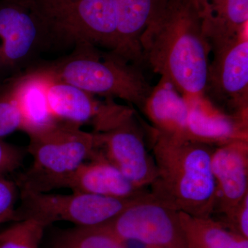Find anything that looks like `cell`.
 <instances>
[{"label":"cell","instance_id":"7","mask_svg":"<svg viewBox=\"0 0 248 248\" xmlns=\"http://www.w3.org/2000/svg\"><path fill=\"white\" fill-rule=\"evenodd\" d=\"M101 227L121 240L140 241L151 248H189L179 212L151 192Z\"/></svg>","mask_w":248,"mask_h":248},{"label":"cell","instance_id":"24","mask_svg":"<svg viewBox=\"0 0 248 248\" xmlns=\"http://www.w3.org/2000/svg\"><path fill=\"white\" fill-rule=\"evenodd\" d=\"M24 156L23 150L0 140V175L5 176L19 169Z\"/></svg>","mask_w":248,"mask_h":248},{"label":"cell","instance_id":"1","mask_svg":"<svg viewBox=\"0 0 248 248\" xmlns=\"http://www.w3.org/2000/svg\"><path fill=\"white\" fill-rule=\"evenodd\" d=\"M140 43L142 62L186 100L205 96L212 52L196 0H167Z\"/></svg>","mask_w":248,"mask_h":248},{"label":"cell","instance_id":"16","mask_svg":"<svg viewBox=\"0 0 248 248\" xmlns=\"http://www.w3.org/2000/svg\"><path fill=\"white\" fill-rule=\"evenodd\" d=\"M167 0H115L117 45L112 53L134 64L142 62L140 37Z\"/></svg>","mask_w":248,"mask_h":248},{"label":"cell","instance_id":"27","mask_svg":"<svg viewBox=\"0 0 248 248\" xmlns=\"http://www.w3.org/2000/svg\"><path fill=\"white\" fill-rule=\"evenodd\" d=\"M196 1H197V3H198V4H199V3H200V1H202V0H196Z\"/></svg>","mask_w":248,"mask_h":248},{"label":"cell","instance_id":"26","mask_svg":"<svg viewBox=\"0 0 248 248\" xmlns=\"http://www.w3.org/2000/svg\"><path fill=\"white\" fill-rule=\"evenodd\" d=\"M47 1H70V0H47Z\"/></svg>","mask_w":248,"mask_h":248},{"label":"cell","instance_id":"23","mask_svg":"<svg viewBox=\"0 0 248 248\" xmlns=\"http://www.w3.org/2000/svg\"><path fill=\"white\" fill-rule=\"evenodd\" d=\"M19 188L16 183L0 175V225L16 221V202Z\"/></svg>","mask_w":248,"mask_h":248},{"label":"cell","instance_id":"3","mask_svg":"<svg viewBox=\"0 0 248 248\" xmlns=\"http://www.w3.org/2000/svg\"><path fill=\"white\" fill-rule=\"evenodd\" d=\"M79 46V51L45 69L54 79L93 95L120 98L143 108L153 88L136 65L112 52L104 54L93 46Z\"/></svg>","mask_w":248,"mask_h":248},{"label":"cell","instance_id":"11","mask_svg":"<svg viewBox=\"0 0 248 248\" xmlns=\"http://www.w3.org/2000/svg\"><path fill=\"white\" fill-rule=\"evenodd\" d=\"M47 99L50 112L58 122L79 127L91 122L94 133L107 130L125 108L111 100L99 102L93 94L53 77L47 90Z\"/></svg>","mask_w":248,"mask_h":248},{"label":"cell","instance_id":"10","mask_svg":"<svg viewBox=\"0 0 248 248\" xmlns=\"http://www.w3.org/2000/svg\"><path fill=\"white\" fill-rule=\"evenodd\" d=\"M47 31L29 0L0 3V73L17 68L30 58Z\"/></svg>","mask_w":248,"mask_h":248},{"label":"cell","instance_id":"15","mask_svg":"<svg viewBox=\"0 0 248 248\" xmlns=\"http://www.w3.org/2000/svg\"><path fill=\"white\" fill-rule=\"evenodd\" d=\"M52 80L50 73L40 68L18 78L9 91L20 112L21 130L29 136L43 133L60 123L52 115L47 99Z\"/></svg>","mask_w":248,"mask_h":248},{"label":"cell","instance_id":"13","mask_svg":"<svg viewBox=\"0 0 248 248\" xmlns=\"http://www.w3.org/2000/svg\"><path fill=\"white\" fill-rule=\"evenodd\" d=\"M59 188L117 199L137 198L150 192L132 184L97 150L89 162L83 163L63 179L58 184L57 189Z\"/></svg>","mask_w":248,"mask_h":248},{"label":"cell","instance_id":"5","mask_svg":"<svg viewBox=\"0 0 248 248\" xmlns=\"http://www.w3.org/2000/svg\"><path fill=\"white\" fill-rule=\"evenodd\" d=\"M18 188L20 205L16 208V221L32 218L46 227L58 221L70 222L85 228L102 226L150 193L137 198L117 199L78 192L61 195Z\"/></svg>","mask_w":248,"mask_h":248},{"label":"cell","instance_id":"2","mask_svg":"<svg viewBox=\"0 0 248 248\" xmlns=\"http://www.w3.org/2000/svg\"><path fill=\"white\" fill-rule=\"evenodd\" d=\"M152 143L157 170L150 186L153 197L176 211L193 217H212L217 198L212 170L213 147L155 129Z\"/></svg>","mask_w":248,"mask_h":248},{"label":"cell","instance_id":"12","mask_svg":"<svg viewBox=\"0 0 248 248\" xmlns=\"http://www.w3.org/2000/svg\"><path fill=\"white\" fill-rule=\"evenodd\" d=\"M212 170L216 182L215 211L226 218L248 195V141L231 142L215 149Z\"/></svg>","mask_w":248,"mask_h":248},{"label":"cell","instance_id":"9","mask_svg":"<svg viewBox=\"0 0 248 248\" xmlns=\"http://www.w3.org/2000/svg\"><path fill=\"white\" fill-rule=\"evenodd\" d=\"M94 133L97 151L106 159L136 187H150L157 175V170L133 115L107 131Z\"/></svg>","mask_w":248,"mask_h":248},{"label":"cell","instance_id":"18","mask_svg":"<svg viewBox=\"0 0 248 248\" xmlns=\"http://www.w3.org/2000/svg\"><path fill=\"white\" fill-rule=\"evenodd\" d=\"M142 110L159 133L189 138L187 100L169 81L161 78L153 88Z\"/></svg>","mask_w":248,"mask_h":248},{"label":"cell","instance_id":"20","mask_svg":"<svg viewBox=\"0 0 248 248\" xmlns=\"http://www.w3.org/2000/svg\"><path fill=\"white\" fill-rule=\"evenodd\" d=\"M52 248H128L123 241L102 227L76 226L62 231Z\"/></svg>","mask_w":248,"mask_h":248},{"label":"cell","instance_id":"4","mask_svg":"<svg viewBox=\"0 0 248 248\" xmlns=\"http://www.w3.org/2000/svg\"><path fill=\"white\" fill-rule=\"evenodd\" d=\"M29 137L27 152L32 163L19 177L17 185L37 192L57 189L97 149L95 133L83 131L72 124L58 123L46 131Z\"/></svg>","mask_w":248,"mask_h":248},{"label":"cell","instance_id":"6","mask_svg":"<svg viewBox=\"0 0 248 248\" xmlns=\"http://www.w3.org/2000/svg\"><path fill=\"white\" fill-rule=\"evenodd\" d=\"M47 30L79 46L105 47L113 52L117 45L115 0H30Z\"/></svg>","mask_w":248,"mask_h":248},{"label":"cell","instance_id":"8","mask_svg":"<svg viewBox=\"0 0 248 248\" xmlns=\"http://www.w3.org/2000/svg\"><path fill=\"white\" fill-rule=\"evenodd\" d=\"M205 94L247 117L248 95V26L234 39L213 50Z\"/></svg>","mask_w":248,"mask_h":248},{"label":"cell","instance_id":"19","mask_svg":"<svg viewBox=\"0 0 248 248\" xmlns=\"http://www.w3.org/2000/svg\"><path fill=\"white\" fill-rule=\"evenodd\" d=\"M179 216L189 248H248V239L212 217H193L180 212Z\"/></svg>","mask_w":248,"mask_h":248},{"label":"cell","instance_id":"21","mask_svg":"<svg viewBox=\"0 0 248 248\" xmlns=\"http://www.w3.org/2000/svg\"><path fill=\"white\" fill-rule=\"evenodd\" d=\"M46 226L32 218L15 221L0 232V248H40Z\"/></svg>","mask_w":248,"mask_h":248},{"label":"cell","instance_id":"17","mask_svg":"<svg viewBox=\"0 0 248 248\" xmlns=\"http://www.w3.org/2000/svg\"><path fill=\"white\" fill-rule=\"evenodd\" d=\"M198 4L211 52L234 39L248 26V0H202Z\"/></svg>","mask_w":248,"mask_h":248},{"label":"cell","instance_id":"25","mask_svg":"<svg viewBox=\"0 0 248 248\" xmlns=\"http://www.w3.org/2000/svg\"><path fill=\"white\" fill-rule=\"evenodd\" d=\"M221 223L233 232L248 239V195L236 210Z\"/></svg>","mask_w":248,"mask_h":248},{"label":"cell","instance_id":"22","mask_svg":"<svg viewBox=\"0 0 248 248\" xmlns=\"http://www.w3.org/2000/svg\"><path fill=\"white\" fill-rule=\"evenodd\" d=\"M22 118L16 101L9 91L0 95V140L21 130Z\"/></svg>","mask_w":248,"mask_h":248},{"label":"cell","instance_id":"14","mask_svg":"<svg viewBox=\"0 0 248 248\" xmlns=\"http://www.w3.org/2000/svg\"><path fill=\"white\" fill-rule=\"evenodd\" d=\"M187 102L189 139L218 146L231 142L248 141L247 117L229 115L218 110L205 96Z\"/></svg>","mask_w":248,"mask_h":248}]
</instances>
